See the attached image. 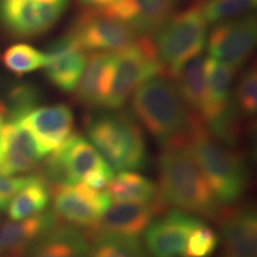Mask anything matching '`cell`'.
I'll use <instances>...</instances> for the list:
<instances>
[{
    "mask_svg": "<svg viewBox=\"0 0 257 257\" xmlns=\"http://www.w3.org/2000/svg\"><path fill=\"white\" fill-rule=\"evenodd\" d=\"M107 193L115 201L149 202L159 197V188L146 176L121 170L107 185Z\"/></svg>",
    "mask_w": 257,
    "mask_h": 257,
    "instance_id": "24",
    "label": "cell"
},
{
    "mask_svg": "<svg viewBox=\"0 0 257 257\" xmlns=\"http://www.w3.org/2000/svg\"><path fill=\"white\" fill-rule=\"evenodd\" d=\"M44 156L55 152L73 135L74 114L68 105L35 107L22 118Z\"/></svg>",
    "mask_w": 257,
    "mask_h": 257,
    "instance_id": "13",
    "label": "cell"
},
{
    "mask_svg": "<svg viewBox=\"0 0 257 257\" xmlns=\"http://www.w3.org/2000/svg\"><path fill=\"white\" fill-rule=\"evenodd\" d=\"M30 176H6L0 174V208L6 210L10 201L30 181Z\"/></svg>",
    "mask_w": 257,
    "mask_h": 257,
    "instance_id": "31",
    "label": "cell"
},
{
    "mask_svg": "<svg viewBox=\"0 0 257 257\" xmlns=\"http://www.w3.org/2000/svg\"><path fill=\"white\" fill-rule=\"evenodd\" d=\"M207 24H219L251 14L257 0H204L199 2Z\"/></svg>",
    "mask_w": 257,
    "mask_h": 257,
    "instance_id": "27",
    "label": "cell"
},
{
    "mask_svg": "<svg viewBox=\"0 0 257 257\" xmlns=\"http://www.w3.org/2000/svg\"><path fill=\"white\" fill-rule=\"evenodd\" d=\"M205 61L206 59L202 55L194 57L174 76L176 88L187 108L201 119L206 110L207 100Z\"/></svg>",
    "mask_w": 257,
    "mask_h": 257,
    "instance_id": "22",
    "label": "cell"
},
{
    "mask_svg": "<svg viewBox=\"0 0 257 257\" xmlns=\"http://www.w3.org/2000/svg\"><path fill=\"white\" fill-rule=\"evenodd\" d=\"M179 0H119L102 14L126 24L137 35H155L175 15Z\"/></svg>",
    "mask_w": 257,
    "mask_h": 257,
    "instance_id": "15",
    "label": "cell"
},
{
    "mask_svg": "<svg viewBox=\"0 0 257 257\" xmlns=\"http://www.w3.org/2000/svg\"><path fill=\"white\" fill-rule=\"evenodd\" d=\"M115 53L95 51L87 57L76 86V99L87 107H106L114 72Z\"/></svg>",
    "mask_w": 257,
    "mask_h": 257,
    "instance_id": "17",
    "label": "cell"
},
{
    "mask_svg": "<svg viewBox=\"0 0 257 257\" xmlns=\"http://www.w3.org/2000/svg\"><path fill=\"white\" fill-rule=\"evenodd\" d=\"M89 251L86 231L60 221L35 242L27 257H89Z\"/></svg>",
    "mask_w": 257,
    "mask_h": 257,
    "instance_id": "20",
    "label": "cell"
},
{
    "mask_svg": "<svg viewBox=\"0 0 257 257\" xmlns=\"http://www.w3.org/2000/svg\"><path fill=\"white\" fill-rule=\"evenodd\" d=\"M131 110L142 126L163 147L186 143L194 115L169 79L155 78L140 86Z\"/></svg>",
    "mask_w": 257,
    "mask_h": 257,
    "instance_id": "3",
    "label": "cell"
},
{
    "mask_svg": "<svg viewBox=\"0 0 257 257\" xmlns=\"http://www.w3.org/2000/svg\"><path fill=\"white\" fill-rule=\"evenodd\" d=\"M186 146L220 205H231L243 197L249 185L243 156L214 137L198 115H194Z\"/></svg>",
    "mask_w": 257,
    "mask_h": 257,
    "instance_id": "2",
    "label": "cell"
},
{
    "mask_svg": "<svg viewBox=\"0 0 257 257\" xmlns=\"http://www.w3.org/2000/svg\"><path fill=\"white\" fill-rule=\"evenodd\" d=\"M44 53L47 56L44 66L47 79L60 91H75L87 61L85 50L68 32L51 42Z\"/></svg>",
    "mask_w": 257,
    "mask_h": 257,
    "instance_id": "14",
    "label": "cell"
},
{
    "mask_svg": "<svg viewBox=\"0 0 257 257\" xmlns=\"http://www.w3.org/2000/svg\"><path fill=\"white\" fill-rule=\"evenodd\" d=\"M87 135L112 169L138 170L147 166L143 131L126 112L111 110L94 115L87 123Z\"/></svg>",
    "mask_w": 257,
    "mask_h": 257,
    "instance_id": "4",
    "label": "cell"
},
{
    "mask_svg": "<svg viewBox=\"0 0 257 257\" xmlns=\"http://www.w3.org/2000/svg\"><path fill=\"white\" fill-rule=\"evenodd\" d=\"M220 216L226 257H256V212L251 207H238L221 213Z\"/></svg>",
    "mask_w": 257,
    "mask_h": 257,
    "instance_id": "19",
    "label": "cell"
},
{
    "mask_svg": "<svg viewBox=\"0 0 257 257\" xmlns=\"http://www.w3.org/2000/svg\"><path fill=\"white\" fill-rule=\"evenodd\" d=\"M91 238L89 257H148L138 237L96 233Z\"/></svg>",
    "mask_w": 257,
    "mask_h": 257,
    "instance_id": "25",
    "label": "cell"
},
{
    "mask_svg": "<svg viewBox=\"0 0 257 257\" xmlns=\"http://www.w3.org/2000/svg\"><path fill=\"white\" fill-rule=\"evenodd\" d=\"M70 0H0V24L11 36L46 35L66 15Z\"/></svg>",
    "mask_w": 257,
    "mask_h": 257,
    "instance_id": "7",
    "label": "cell"
},
{
    "mask_svg": "<svg viewBox=\"0 0 257 257\" xmlns=\"http://www.w3.org/2000/svg\"><path fill=\"white\" fill-rule=\"evenodd\" d=\"M50 199L49 186L38 175H32L30 181L12 198L6 210L11 220H23L46 211Z\"/></svg>",
    "mask_w": 257,
    "mask_h": 257,
    "instance_id": "23",
    "label": "cell"
},
{
    "mask_svg": "<svg viewBox=\"0 0 257 257\" xmlns=\"http://www.w3.org/2000/svg\"><path fill=\"white\" fill-rule=\"evenodd\" d=\"M44 155L21 119H8L0 133V174L15 176L37 169Z\"/></svg>",
    "mask_w": 257,
    "mask_h": 257,
    "instance_id": "11",
    "label": "cell"
},
{
    "mask_svg": "<svg viewBox=\"0 0 257 257\" xmlns=\"http://www.w3.org/2000/svg\"><path fill=\"white\" fill-rule=\"evenodd\" d=\"M237 107L240 113L252 117L257 112V73L256 67L245 70L239 80L234 95Z\"/></svg>",
    "mask_w": 257,
    "mask_h": 257,
    "instance_id": "30",
    "label": "cell"
},
{
    "mask_svg": "<svg viewBox=\"0 0 257 257\" xmlns=\"http://www.w3.org/2000/svg\"><path fill=\"white\" fill-rule=\"evenodd\" d=\"M199 2H204V0H199Z\"/></svg>",
    "mask_w": 257,
    "mask_h": 257,
    "instance_id": "34",
    "label": "cell"
},
{
    "mask_svg": "<svg viewBox=\"0 0 257 257\" xmlns=\"http://www.w3.org/2000/svg\"><path fill=\"white\" fill-rule=\"evenodd\" d=\"M53 153L67 170L73 185L79 184L93 173L113 170L95 147L80 135H72Z\"/></svg>",
    "mask_w": 257,
    "mask_h": 257,
    "instance_id": "21",
    "label": "cell"
},
{
    "mask_svg": "<svg viewBox=\"0 0 257 257\" xmlns=\"http://www.w3.org/2000/svg\"><path fill=\"white\" fill-rule=\"evenodd\" d=\"M6 117V108L5 105L0 101V133H2V128L4 126V120Z\"/></svg>",
    "mask_w": 257,
    "mask_h": 257,
    "instance_id": "33",
    "label": "cell"
},
{
    "mask_svg": "<svg viewBox=\"0 0 257 257\" xmlns=\"http://www.w3.org/2000/svg\"><path fill=\"white\" fill-rule=\"evenodd\" d=\"M78 2L88 10H96V11L100 10L102 11V10L107 9L108 6L118 3L119 0H78Z\"/></svg>",
    "mask_w": 257,
    "mask_h": 257,
    "instance_id": "32",
    "label": "cell"
},
{
    "mask_svg": "<svg viewBox=\"0 0 257 257\" xmlns=\"http://www.w3.org/2000/svg\"><path fill=\"white\" fill-rule=\"evenodd\" d=\"M155 35L154 44L165 75L174 79L180 69L192 59L200 56L206 47L207 22L199 0L173 15Z\"/></svg>",
    "mask_w": 257,
    "mask_h": 257,
    "instance_id": "5",
    "label": "cell"
},
{
    "mask_svg": "<svg viewBox=\"0 0 257 257\" xmlns=\"http://www.w3.org/2000/svg\"><path fill=\"white\" fill-rule=\"evenodd\" d=\"M199 223L184 211H170L146 229L148 251L153 257H184L189 236Z\"/></svg>",
    "mask_w": 257,
    "mask_h": 257,
    "instance_id": "12",
    "label": "cell"
},
{
    "mask_svg": "<svg viewBox=\"0 0 257 257\" xmlns=\"http://www.w3.org/2000/svg\"><path fill=\"white\" fill-rule=\"evenodd\" d=\"M54 214L59 221L92 232L112 199L107 192L93 189L85 184L50 187Z\"/></svg>",
    "mask_w": 257,
    "mask_h": 257,
    "instance_id": "8",
    "label": "cell"
},
{
    "mask_svg": "<svg viewBox=\"0 0 257 257\" xmlns=\"http://www.w3.org/2000/svg\"><path fill=\"white\" fill-rule=\"evenodd\" d=\"M3 63L15 75L22 76L44 68L47 56L44 51L38 50L30 44L16 43L5 50Z\"/></svg>",
    "mask_w": 257,
    "mask_h": 257,
    "instance_id": "26",
    "label": "cell"
},
{
    "mask_svg": "<svg viewBox=\"0 0 257 257\" xmlns=\"http://www.w3.org/2000/svg\"><path fill=\"white\" fill-rule=\"evenodd\" d=\"M162 75L165 72L152 36L138 35L133 43L115 53L113 79L105 108L119 110L140 86Z\"/></svg>",
    "mask_w": 257,
    "mask_h": 257,
    "instance_id": "6",
    "label": "cell"
},
{
    "mask_svg": "<svg viewBox=\"0 0 257 257\" xmlns=\"http://www.w3.org/2000/svg\"><path fill=\"white\" fill-rule=\"evenodd\" d=\"M40 101V92L30 83L15 86L8 96L5 105L8 119H22L25 114L36 107Z\"/></svg>",
    "mask_w": 257,
    "mask_h": 257,
    "instance_id": "28",
    "label": "cell"
},
{
    "mask_svg": "<svg viewBox=\"0 0 257 257\" xmlns=\"http://www.w3.org/2000/svg\"><path fill=\"white\" fill-rule=\"evenodd\" d=\"M219 244L213 229L200 221L189 236L184 257H210Z\"/></svg>",
    "mask_w": 257,
    "mask_h": 257,
    "instance_id": "29",
    "label": "cell"
},
{
    "mask_svg": "<svg viewBox=\"0 0 257 257\" xmlns=\"http://www.w3.org/2000/svg\"><path fill=\"white\" fill-rule=\"evenodd\" d=\"M166 207L160 197L149 202H112L96 224L95 229L88 233V237L91 238L96 233H115L137 237L146 231L153 221V218Z\"/></svg>",
    "mask_w": 257,
    "mask_h": 257,
    "instance_id": "16",
    "label": "cell"
},
{
    "mask_svg": "<svg viewBox=\"0 0 257 257\" xmlns=\"http://www.w3.org/2000/svg\"><path fill=\"white\" fill-rule=\"evenodd\" d=\"M69 34L82 50L118 53L134 42L137 34L126 24L96 10H88L73 23Z\"/></svg>",
    "mask_w": 257,
    "mask_h": 257,
    "instance_id": "9",
    "label": "cell"
},
{
    "mask_svg": "<svg viewBox=\"0 0 257 257\" xmlns=\"http://www.w3.org/2000/svg\"><path fill=\"white\" fill-rule=\"evenodd\" d=\"M159 197L174 206L207 219H218L221 205L214 197L186 143L163 147L159 159Z\"/></svg>",
    "mask_w": 257,
    "mask_h": 257,
    "instance_id": "1",
    "label": "cell"
},
{
    "mask_svg": "<svg viewBox=\"0 0 257 257\" xmlns=\"http://www.w3.org/2000/svg\"><path fill=\"white\" fill-rule=\"evenodd\" d=\"M257 40V22L251 14L216 24L207 38L212 59L239 68L251 56Z\"/></svg>",
    "mask_w": 257,
    "mask_h": 257,
    "instance_id": "10",
    "label": "cell"
},
{
    "mask_svg": "<svg viewBox=\"0 0 257 257\" xmlns=\"http://www.w3.org/2000/svg\"><path fill=\"white\" fill-rule=\"evenodd\" d=\"M60 221L53 211H44L23 220H9L0 229V257H27L42 234Z\"/></svg>",
    "mask_w": 257,
    "mask_h": 257,
    "instance_id": "18",
    "label": "cell"
}]
</instances>
